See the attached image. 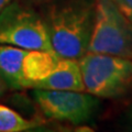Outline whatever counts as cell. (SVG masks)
<instances>
[{
    "mask_svg": "<svg viewBox=\"0 0 132 132\" xmlns=\"http://www.w3.org/2000/svg\"><path fill=\"white\" fill-rule=\"evenodd\" d=\"M33 95L40 109L47 118L74 125L89 121L98 106L94 95L84 92L35 89Z\"/></svg>",
    "mask_w": 132,
    "mask_h": 132,
    "instance_id": "5b68a950",
    "label": "cell"
},
{
    "mask_svg": "<svg viewBox=\"0 0 132 132\" xmlns=\"http://www.w3.org/2000/svg\"><path fill=\"white\" fill-rule=\"evenodd\" d=\"M6 90H7V82L1 77V75H0V97L6 93Z\"/></svg>",
    "mask_w": 132,
    "mask_h": 132,
    "instance_id": "8fae6325",
    "label": "cell"
},
{
    "mask_svg": "<svg viewBox=\"0 0 132 132\" xmlns=\"http://www.w3.org/2000/svg\"><path fill=\"white\" fill-rule=\"evenodd\" d=\"M131 119H132V114H131Z\"/></svg>",
    "mask_w": 132,
    "mask_h": 132,
    "instance_id": "5bb4252c",
    "label": "cell"
},
{
    "mask_svg": "<svg viewBox=\"0 0 132 132\" xmlns=\"http://www.w3.org/2000/svg\"><path fill=\"white\" fill-rule=\"evenodd\" d=\"M10 1H11V0H0V11H1Z\"/></svg>",
    "mask_w": 132,
    "mask_h": 132,
    "instance_id": "7c38bea8",
    "label": "cell"
},
{
    "mask_svg": "<svg viewBox=\"0 0 132 132\" xmlns=\"http://www.w3.org/2000/svg\"><path fill=\"white\" fill-rule=\"evenodd\" d=\"M61 57L55 52L43 50L28 51L23 60V76L27 87L31 82L42 80L50 76L56 69Z\"/></svg>",
    "mask_w": 132,
    "mask_h": 132,
    "instance_id": "ba28073f",
    "label": "cell"
},
{
    "mask_svg": "<svg viewBox=\"0 0 132 132\" xmlns=\"http://www.w3.org/2000/svg\"><path fill=\"white\" fill-rule=\"evenodd\" d=\"M0 44L54 52L46 22L31 8L9 2L0 11Z\"/></svg>",
    "mask_w": 132,
    "mask_h": 132,
    "instance_id": "277c9868",
    "label": "cell"
},
{
    "mask_svg": "<svg viewBox=\"0 0 132 132\" xmlns=\"http://www.w3.org/2000/svg\"><path fill=\"white\" fill-rule=\"evenodd\" d=\"M112 2L132 24V0H112Z\"/></svg>",
    "mask_w": 132,
    "mask_h": 132,
    "instance_id": "30bf717a",
    "label": "cell"
},
{
    "mask_svg": "<svg viewBox=\"0 0 132 132\" xmlns=\"http://www.w3.org/2000/svg\"><path fill=\"white\" fill-rule=\"evenodd\" d=\"M38 126V122L23 118L9 107L0 105V132H22Z\"/></svg>",
    "mask_w": 132,
    "mask_h": 132,
    "instance_id": "9c48e42d",
    "label": "cell"
},
{
    "mask_svg": "<svg viewBox=\"0 0 132 132\" xmlns=\"http://www.w3.org/2000/svg\"><path fill=\"white\" fill-rule=\"evenodd\" d=\"M87 52L132 60V24L112 0H96Z\"/></svg>",
    "mask_w": 132,
    "mask_h": 132,
    "instance_id": "3957f363",
    "label": "cell"
},
{
    "mask_svg": "<svg viewBox=\"0 0 132 132\" xmlns=\"http://www.w3.org/2000/svg\"><path fill=\"white\" fill-rule=\"evenodd\" d=\"M28 50L9 44H0V75L12 88H26L23 60Z\"/></svg>",
    "mask_w": 132,
    "mask_h": 132,
    "instance_id": "52a82bcc",
    "label": "cell"
},
{
    "mask_svg": "<svg viewBox=\"0 0 132 132\" xmlns=\"http://www.w3.org/2000/svg\"><path fill=\"white\" fill-rule=\"evenodd\" d=\"M95 19V3L65 0L52 6L47 30L53 51L62 59L79 60L87 52Z\"/></svg>",
    "mask_w": 132,
    "mask_h": 132,
    "instance_id": "6da1fadb",
    "label": "cell"
},
{
    "mask_svg": "<svg viewBox=\"0 0 132 132\" xmlns=\"http://www.w3.org/2000/svg\"><path fill=\"white\" fill-rule=\"evenodd\" d=\"M39 1H45V0H39Z\"/></svg>",
    "mask_w": 132,
    "mask_h": 132,
    "instance_id": "4fadbf2b",
    "label": "cell"
},
{
    "mask_svg": "<svg viewBox=\"0 0 132 132\" xmlns=\"http://www.w3.org/2000/svg\"><path fill=\"white\" fill-rule=\"evenodd\" d=\"M79 65L88 94L116 99L132 93V60L86 52Z\"/></svg>",
    "mask_w": 132,
    "mask_h": 132,
    "instance_id": "7a4b0ae2",
    "label": "cell"
},
{
    "mask_svg": "<svg viewBox=\"0 0 132 132\" xmlns=\"http://www.w3.org/2000/svg\"><path fill=\"white\" fill-rule=\"evenodd\" d=\"M28 87L47 90L85 92L79 60L61 57L56 69L51 75L42 80L31 82Z\"/></svg>",
    "mask_w": 132,
    "mask_h": 132,
    "instance_id": "8992f818",
    "label": "cell"
}]
</instances>
